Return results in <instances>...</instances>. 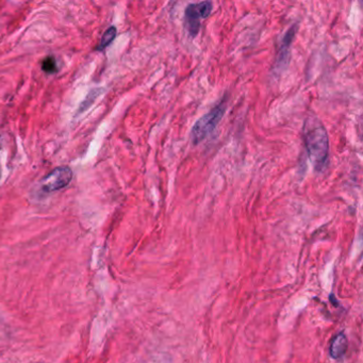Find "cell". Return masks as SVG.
Returning a JSON list of instances; mask_svg holds the SVG:
<instances>
[{
  "label": "cell",
  "mask_w": 363,
  "mask_h": 363,
  "mask_svg": "<svg viewBox=\"0 0 363 363\" xmlns=\"http://www.w3.org/2000/svg\"><path fill=\"white\" fill-rule=\"evenodd\" d=\"M304 141L314 169L322 172L327 165L329 142L326 129L318 117L309 116L306 119Z\"/></svg>",
  "instance_id": "6da1fadb"
},
{
  "label": "cell",
  "mask_w": 363,
  "mask_h": 363,
  "mask_svg": "<svg viewBox=\"0 0 363 363\" xmlns=\"http://www.w3.org/2000/svg\"><path fill=\"white\" fill-rule=\"evenodd\" d=\"M226 110V101L222 100L212 110H210L205 115L201 116L194 124L191 131L192 142L195 145L204 141L208 135L211 134L216 126L223 118Z\"/></svg>",
  "instance_id": "7a4b0ae2"
},
{
  "label": "cell",
  "mask_w": 363,
  "mask_h": 363,
  "mask_svg": "<svg viewBox=\"0 0 363 363\" xmlns=\"http://www.w3.org/2000/svg\"><path fill=\"white\" fill-rule=\"evenodd\" d=\"M212 11L211 1H203L198 3H191L187 6L184 12V26L189 34L195 37L200 29V21L206 19Z\"/></svg>",
  "instance_id": "3957f363"
},
{
  "label": "cell",
  "mask_w": 363,
  "mask_h": 363,
  "mask_svg": "<svg viewBox=\"0 0 363 363\" xmlns=\"http://www.w3.org/2000/svg\"><path fill=\"white\" fill-rule=\"evenodd\" d=\"M71 178L72 171L68 166H59L44 177L41 181V188L47 193L58 191L65 188Z\"/></svg>",
  "instance_id": "277c9868"
},
{
  "label": "cell",
  "mask_w": 363,
  "mask_h": 363,
  "mask_svg": "<svg viewBox=\"0 0 363 363\" xmlns=\"http://www.w3.org/2000/svg\"><path fill=\"white\" fill-rule=\"evenodd\" d=\"M298 26L297 23H294L291 27L288 29V31L286 32V34L282 38V42L279 48V52H278V58H277V62H276V68L278 70L284 69L289 61V53H290V46H291L293 39L295 37V34L297 32Z\"/></svg>",
  "instance_id": "5b68a950"
},
{
  "label": "cell",
  "mask_w": 363,
  "mask_h": 363,
  "mask_svg": "<svg viewBox=\"0 0 363 363\" xmlns=\"http://www.w3.org/2000/svg\"><path fill=\"white\" fill-rule=\"evenodd\" d=\"M348 350V338L344 333L338 334L329 345V355L333 359L342 358Z\"/></svg>",
  "instance_id": "8992f818"
},
{
  "label": "cell",
  "mask_w": 363,
  "mask_h": 363,
  "mask_svg": "<svg viewBox=\"0 0 363 363\" xmlns=\"http://www.w3.org/2000/svg\"><path fill=\"white\" fill-rule=\"evenodd\" d=\"M116 34H117V29L114 27V26H111L109 27L106 32H104L100 42L98 44V46L96 47V50L98 51H102L103 49H106V48L114 41V38L116 37Z\"/></svg>",
  "instance_id": "52a82bcc"
},
{
  "label": "cell",
  "mask_w": 363,
  "mask_h": 363,
  "mask_svg": "<svg viewBox=\"0 0 363 363\" xmlns=\"http://www.w3.org/2000/svg\"><path fill=\"white\" fill-rule=\"evenodd\" d=\"M42 69L47 72V74H53V72L58 71L56 67V62L53 56H47L42 62Z\"/></svg>",
  "instance_id": "ba28073f"
},
{
  "label": "cell",
  "mask_w": 363,
  "mask_h": 363,
  "mask_svg": "<svg viewBox=\"0 0 363 363\" xmlns=\"http://www.w3.org/2000/svg\"><path fill=\"white\" fill-rule=\"evenodd\" d=\"M0 177H1V165H0Z\"/></svg>",
  "instance_id": "9c48e42d"
}]
</instances>
